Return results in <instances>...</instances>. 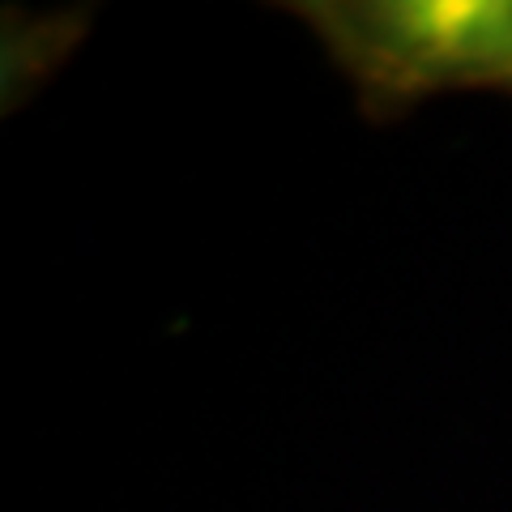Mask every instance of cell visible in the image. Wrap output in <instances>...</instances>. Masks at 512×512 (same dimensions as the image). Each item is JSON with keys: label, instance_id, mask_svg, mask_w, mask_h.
<instances>
[{"label": "cell", "instance_id": "obj_1", "mask_svg": "<svg viewBox=\"0 0 512 512\" xmlns=\"http://www.w3.org/2000/svg\"><path fill=\"white\" fill-rule=\"evenodd\" d=\"M299 13L384 107L512 86V0H325Z\"/></svg>", "mask_w": 512, "mask_h": 512}]
</instances>
